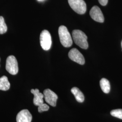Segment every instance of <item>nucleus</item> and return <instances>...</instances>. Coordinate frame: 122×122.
<instances>
[{"instance_id": "obj_1", "label": "nucleus", "mask_w": 122, "mask_h": 122, "mask_svg": "<svg viewBox=\"0 0 122 122\" xmlns=\"http://www.w3.org/2000/svg\"><path fill=\"white\" fill-rule=\"evenodd\" d=\"M72 36L75 43L80 48L84 49L88 48L87 36L82 31L74 30L72 32Z\"/></svg>"}, {"instance_id": "obj_2", "label": "nucleus", "mask_w": 122, "mask_h": 122, "mask_svg": "<svg viewBox=\"0 0 122 122\" xmlns=\"http://www.w3.org/2000/svg\"><path fill=\"white\" fill-rule=\"evenodd\" d=\"M58 34L60 42L64 47L68 48L72 44V39L67 28L61 25L58 29Z\"/></svg>"}, {"instance_id": "obj_3", "label": "nucleus", "mask_w": 122, "mask_h": 122, "mask_svg": "<svg viewBox=\"0 0 122 122\" xmlns=\"http://www.w3.org/2000/svg\"><path fill=\"white\" fill-rule=\"evenodd\" d=\"M71 7L76 13L82 15L86 11V5L84 0H68Z\"/></svg>"}, {"instance_id": "obj_4", "label": "nucleus", "mask_w": 122, "mask_h": 122, "mask_svg": "<svg viewBox=\"0 0 122 122\" xmlns=\"http://www.w3.org/2000/svg\"><path fill=\"white\" fill-rule=\"evenodd\" d=\"M40 43L41 47L46 51L51 48L52 45L51 36L47 30L42 31L40 35Z\"/></svg>"}, {"instance_id": "obj_5", "label": "nucleus", "mask_w": 122, "mask_h": 122, "mask_svg": "<svg viewBox=\"0 0 122 122\" xmlns=\"http://www.w3.org/2000/svg\"><path fill=\"white\" fill-rule=\"evenodd\" d=\"M5 69L10 74L15 75L18 72V62L15 57L13 55L9 56L6 59Z\"/></svg>"}, {"instance_id": "obj_6", "label": "nucleus", "mask_w": 122, "mask_h": 122, "mask_svg": "<svg viewBox=\"0 0 122 122\" xmlns=\"http://www.w3.org/2000/svg\"><path fill=\"white\" fill-rule=\"evenodd\" d=\"M68 57L72 61L80 65H84L85 63L83 55L76 48H72L70 50L68 53Z\"/></svg>"}, {"instance_id": "obj_7", "label": "nucleus", "mask_w": 122, "mask_h": 122, "mask_svg": "<svg viewBox=\"0 0 122 122\" xmlns=\"http://www.w3.org/2000/svg\"><path fill=\"white\" fill-rule=\"evenodd\" d=\"M43 94L45 100L48 104L53 107L56 106L58 96L56 93L51 90L47 89L44 91Z\"/></svg>"}, {"instance_id": "obj_8", "label": "nucleus", "mask_w": 122, "mask_h": 122, "mask_svg": "<svg viewBox=\"0 0 122 122\" xmlns=\"http://www.w3.org/2000/svg\"><path fill=\"white\" fill-rule=\"evenodd\" d=\"M90 15L92 19L100 23H103L105 19L103 14L100 8L96 5L94 6L91 9Z\"/></svg>"}, {"instance_id": "obj_9", "label": "nucleus", "mask_w": 122, "mask_h": 122, "mask_svg": "<svg viewBox=\"0 0 122 122\" xmlns=\"http://www.w3.org/2000/svg\"><path fill=\"white\" fill-rule=\"evenodd\" d=\"M32 116L27 109H23L18 113L16 117L17 122H31Z\"/></svg>"}, {"instance_id": "obj_10", "label": "nucleus", "mask_w": 122, "mask_h": 122, "mask_svg": "<svg viewBox=\"0 0 122 122\" xmlns=\"http://www.w3.org/2000/svg\"><path fill=\"white\" fill-rule=\"evenodd\" d=\"M31 92L34 95L33 99V103L34 105L39 106L44 103V94L39 92V90L38 89H32Z\"/></svg>"}, {"instance_id": "obj_11", "label": "nucleus", "mask_w": 122, "mask_h": 122, "mask_svg": "<svg viewBox=\"0 0 122 122\" xmlns=\"http://www.w3.org/2000/svg\"><path fill=\"white\" fill-rule=\"evenodd\" d=\"M71 92L74 95V96L77 101L80 103H82L84 101V96L82 92H81L77 87H73L71 89Z\"/></svg>"}, {"instance_id": "obj_12", "label": "nucleus", "mask_w": 122, "mask_h": 122, "mask_svg": "<svg viewBox=\"0 0 122 122\" xmlns=\"http://www.w3.org/2000/svg\"><path fill=\"white\" fill-rule=\"evenodd\" d=\"M10 83L6 76H2L0 78V90L3 91L8 90L10 88Z\"/></svg>"}, {"instance_id": "obj_13", "label": "nucleus", "mask_w": 122, "mask_h": 122, "mask_svg": "<svg viewBox=\"0 0 122 122\" xmlns=\"http://www.w3.org/2000/svg\"><path fill=\"white\" fill-rule=\"evenodd\" d=\"M100 86L102 91L105 93L108 94L110 90V85L109 81L107 79H101L100 82Z\"/></svg>"}, {"instance_id": "obj_14", "label": "nucleus", "mask_w": 122, "mask_h": 122, "mask_svg": "<svg viewBox=\"0 0 122 122\" xmlns=\"http://www.w3.org/2000/svg\"><path fill=\"white\" fill-rule=\"evenodd\" d=\"M7 30V27L5 21L4 19L0 16V34H4Z\"/></svg>"}, {"instance_id": "obj_15", "label": "nucleus", "mask_w": 122, "mask_h": 122, "mask_svg": "<svg viewBox=\"0 0 122 122\" xmlns=\"http://www.w3.org/2000/svg\"><path fill=\"white\" fill-rule=\"evenodd\" d=\"M110 114L112 116L122 119V109L113 110L110 112Z\"/></svg>"}, {"instance_id": "obj_16", "label": "nucleus", "mask_w": 122, "mask_h": 122, "mask_svg": "<svg viewBox=\"0 0 122 122\" xmlns=\"http://www.w3.org/2000/svg\"><path fill=\"white\" fill-rule=\"evenodd\" d=\"M49 109V107L48 105L43 103L39 106L38 107V111L39 113H42L44 111H48Z\"/></svg>"}, {"instance_id": "obj_17", "label": "nucleus", "mask_w": 122, "mask_h": 122, "mask_svg": "<svg viewBox=\"0 0 122 122\" xmlns=\"http://www.w3.org/2000/svg\"><path fill=\"white\" fill-rule=\"evenodd\" d=\"M99 3L103 6H105L108 3V0H98Z\"/></svg>"}, {"instance_id": "obj_18", "label": "nucleus", "mask_w": 122, "mask_h": 122, "mask_svg": "<svg viewBox=\"0 0 122 122\" xmlns=\"http://www.w3.org/2000/svg\"><path fill=\"white\" fill-rule=\"evenodd\" d=\"M39 0V1H41V0Z\"/></svg>"}, {"instance_id": "obj_19", "label": "nucleus", "mask_w": 122, "mask_h": 122, "mask_svg": "<svg viewBox=\"0 0 122 122\" xmlns=\"http://www.w3.org/2000/svg\"></svg>"}, {"instance_id": "obj_20", "label": "nucleus", "mask_w": 122, "mask_h": 122, "mask_svg": "<svg viewBox=\"0 0 122 122\" xmlns=\"http://www.w3.org/2000/svg\"></svg>"}]
</instances>
